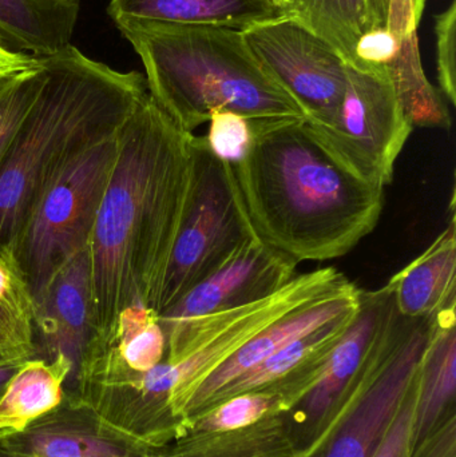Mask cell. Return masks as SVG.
<instances>
[{"label": "cell", "instance_id": "6da1fadb", "mask_svg": "<svg viewBox=\"0 0 456 457\" xmlns=\"http://www.w3.org/2000/svg\"><path fill=\"white\" fill-rule=\"evenodd\" d=\"M193 136L149 93L120 129L87 246L98 336L125 309L154 305L192 184Z\"/></svg>", "mask_w": 456, "mask_h": 457}, {"label": "cell", "instance_id": "7a4b0ae2", "mask_svg": "<svg viewBox=\"0 0 456 457\" xmlns=\"http://www.w3.org/2000/svg\"><path fill=\"white\" fill-rule=\"evenodd\" d=\"M252 139L233 163L257 238L303 261L348 254L379 224L385 189L351 176L313 141L305 120H249Z\"/></svg>", "mask_w": 456, "mask_h": 457}, {"label": "cell", "instance_id": "3957f363", "mask_svg": "<svg viewBox=\"0 0 456 457\" xmlns=\"http://www.w3.org/2000/svg\"><path fill=\"white\" fill-rule=\"evenodd\" d=\"M39 61L45 83L0 169V250L11 253L48 185L117 136L149 93L144 75L117 71L71 45Z\"/></svg>", "mask_w": 456, "mask_h": 457}, {"label": "cell", "instance_id": "277c9868", "mask_svg": "<svg viewBox=\"0 0 456 457\" xmlns=\"http://www.w3.org/2000/svg\"><path fill=\"white\" fill-rule=\"evenodd\" d=\"M115 26L142 59L153 101L187 133L222 112L248 120H307L254 58L241 29L144 19Z\"/></svg>", "mask_w": 456, "mask_h": 457}, {"label": "cell", "instance_id": "5b68a950", "mask_svg": "<svg viewBox=\"0 0 456 457\" xmlns=\"http://www.w3.org/2000/svg\"><path fill=\"white\" fill-rule=\"evenodd\" d=\"M193 174L181 225L153 311L158 314L229 262L257 238L232 163L193 136Z\"/></svg>", "mask_w": 456, "mask_h": 457}, {"label": "cell", "instance_id": "8992f818", "mask_svg": "<svg viewBox=\"0 0 456 457\" xmlns=\"http://www.w3.org/2000/svg\"><path fill=\"white\" fill-rule=\"evenodd\" d=\"M118 136L90 147L48 185L13 247L35 303L56 273L87 249L118 155Z\"/></svg>", "mask_w": 456, "mask_h": 457}, {"label": "cell", "instance_id": "52a82bcc", "mask_svg": "<svg viewBox=\"0 0 456 457\" xmlns=\"http://www.w3.org/2000/svg\"><path fill=\"white\" fill-rule=\"evenodd\" d=\"M313 141L343 170L385 189L394 179L395 163L411 136L388 69L347 66L344 98L331 125L307 122Z\"/></svg>", "mask_w": 456, "mask_h": 457}, {"label": "cell", "instance_id": "ba28073f", "mask_svg": "<svg viewBox=\"0 0 456 457\" xmlns=\"http://www.w3.org/2000/svg\"><path fill=\"white\" fill-rule=\"evenodd\" d=\"M243 35L254 58L303 107L307 122L334 123L348 66L334 46L292 15L253 24Z\"/></svg>", "mask_w": 456, "mask_h": 457}, {"label": "cell", "instance_id": "9c48e42d", "mask_svg": "<svg viewBox=\"0 0 456 457\" xmlns=\"http://www.w3.org/2000/svg\"><path fill=\"white\" fill-rule=\"evenodd\" d=\"M434 314L409 319L398 313L372 365L369 386L337 429L326 457H371L396 411L417 383L433 330Z\"/></svg>", "mask_w": 456, "mask_h": 457}, {"label": "cell", "instance_id": "30bf717a", "mask_svg": "<svg viewBox=\"0 0 456 457\" xmlns=\"http://www.w3.org/2000/svg\"><path fill=\"white\" fill-rule=\"evenodd\" d=\"M297 263L252 239L229 262L158 314L165 337L214 314L269 297L296 276Z\"/></svg>", "mask_w": 456, "mask_h": 457}, {"label": "cell", "instance_id": "8fae6325", "mask_svg": "<svg viewBox=\"0 0 456 457\" xmlns=\"http://www.w3.org/2000/svg\"><path fill=\"white\" fill-rule=\"evenodd\" d=\"M15 457H144L153 445L120 431L79 397L67 396L24 431L0 440Z\"/></svg>", "mask_w": 456, "mask_h": 457}, {"label": "cell", "instance_id": "7c38bea8", "mask_svg": "<svg viewBox=\"0 0 456 457\" xmlns=\"http://www.w3.org/2000/svg\"><path fill=\"white\" fill-rule=\"evenodd\" d=\"M96 336L86 249L54 276L35 303V359L62 356L71 364L64 395L75 394L80 365Z\"/></svg>", "mask_w": 456, "mask_h": 457}, {"label": "cell", "instance_id": "4fadbf2b", "mask_svg": "<svg viewBox=\"0 0 456 457\" xmlns=\"http://www.w3.org/2000/svg\"><path fill=\"white\" fill-rule=\"evenodd\" d=\"M359 293L361 289L356 285L345 282L335 292L289 312L260 330L187 389L182 399L179 415L197 412L205 407L206 403L214 400L225 386L272 356L278 349L319 329L342 314L355 311L359 308Z\"/></svg>", "mask_w": 456, "mask_h": 457}, {"label": "cell", "instance_id": "5bb4252c", "mask_svg": "<svg viewBox=\"0 0 456 457\" xmlns=\"http://www.w3.org/2000/svg\"><path fill=\"white\" fill-rule=\"evenodd\" d=\"M395 298L390 284L359 293V311L344 335L313 375L303 403L308 420L318 423L366 370L395 321Z\"/></svg>", "mask_w": 456, "mask_h": 457}, {"label": "cell", "instance_id": "9a60e30c", "mask_svg": "<svg viewBox=\"0 0 456 457\" xmlns=\"http://www.w3.org/2000/svg\"><path fill=\"white\" fill-rule=\"evenodd\" d=\"M455 198L446 230L396 273L388 284L393 287L396 311L409 319L433 316L456 301Z\"/></svg>", "mask_w": 456, "mask_h": 457}, {"label": "cell", "instance_id": "2e32d148", "mask_svg": "<svg viewBox=\"0 0 456 457\" xmlns=\"http://www.w3.org/2000/svg\"><path fill=\"white\" fill-rule=\"evenodd\" d=\"M112 21L122 19L211 24L243 29L288 15L273 0H110Z\"/></svg>", "mask_w": 456, "mask_h": 457}, {"label": "cell", "instance_id": "e0dca14e", "mask_svg": "<svg viewBox=\"0 0 456 457\" xmlns=\"http://www.w3.org/2000/svg\"><path fill=\"white\" fill-rule=\"evenodd\" d=\"M412 447L427 437L456 388V301L434 314L417 381Z\"/></svg>", "mask_w": 456, "mask_h": 457}, {"label": "cell", "instance_id": "ac0fdd59", "mask_svg": "<svg viewBox=\"0 0 456 457\" xmlns=\"http://www.w3.org/2000/svg\"><path fill=\"white\" fill-rule=\"evenodd\" d=\"M78 0H0V40L12 50L47 56L70 45Z\"/></svg>", "mask_w": 456, "mask_h": 457}, {"label": "cell", "instance_id": "d6986e66", "mask_svg": "<svg viewBox=\"0 0 456 457\" xmlns=\"http://www.w3.org/2000/svg\"><path fill=\"white\" fill-rule=\"evenodd\" d=\"M71 370V364L62 356L54 361H24L0 396V440L24 431L55 408L63 400Z\"/></svg>", "mask_w": 456, "mask_h": 457}, {"label": "cell", "instance_id": "ffe728a7", "mask_svg": "<svg viewBox=\"0 0 456 457\" xmlns=\"http://www.w3.org/2000/svg\"><path fill=\"white\" fill-rule=\"evenodd\" d=\"M358 311L359 308H356L355 311L342 314L319 329L307 333L284 348L278 349L272 356L225 386L217 394L214 400H228L238 395L249 394L276 381L283 380L286 376L303 368L320 365L344 335Z\"/></svg>", "mask_w": 456, "mask_h": 457}, {"label": "cell", "instance_id": "44dd1931", "mask_svg": "<svg viewBox=\"0 0 456 457\" xmlns=\"http://www.w3.org/2000/svg\"><path fill=\"white\" fill-rule=\"evenodd\" d=\"M35 300L15 255L0 250V364L35 359Z\"/></svg>", "mask_w": 456, "mask_h": 457}, {"label": "cell", "instance_id": "7402d4cb", "mask_svg": "<svg viewBox=\"0 0 456 457\" xmlns=\"http://www.w3.org/2000/svg\"><path fill=\"white\" fill-rule=\"evenodd\" d=\"M387 69L399 102L412 126L450 130L449 110L438 91L428 82L420 64L417 32L402 37L401 51Z\"/></svg>", "mask_w": 456, "mask_h": 457}, {"label": "cell", "instance_id": "603a6c76", "mask_svg": "<svg viewBox=\"0 0 456 457\" xmlns=\"http://www.w3.org/2000/svg\"><path fill=\"white\" fill-rule=\"evenodd\" d=\"M288 15L334 46L350 66L356 42L369 29L366 0H294Z\"/></svg>", "mask_w": 456, "mask_h": 457}, {"label": "cell", "instance_id": "cb8c5ba5", "mask_svg": "<svg viewBox=\"0 0 456 457\" xmlns=\"http://www.w3.org/2000/svg\"><path fill=\"white\" fill-rule=\"evenodd\" d=\"M42 64L0 79V169L45 83Z\"/></svg>", "mask_w": 456, "mask_h": 457}, {"label": "cell", "instance_id": "d4e9b609", "mask_svg": "<svg viewBox=\"0 0 456 457\" xmlns=\"http://www.w3.org/2000/svg\"><path fill=\"white\" fill-rule=\"evenodd\" d=\"M272 407L269 397L264 395L244 394L230 397L211 415L198 423L201 432H229L252 426Z\"/></svg>", "mask_w": 456, "mask_h": 457}, {"label": "cell", "instance_id": "484cf974", "mask_svg": "<svg viewBox=\"0 0 456 457\" xmlns=\"http://www.w3.org/2000/svg\"><path fill=\"white\" fill-rule=\"evenodd\" d=\"M211 128L205 137L211 153L220 160L237 163L251 145V123L243 115L222 112L211 115Z\"/></svg>", "mask_w": 456, "mask_h": 457}, {"label": "cell", "instance_id": "4316f807", "mask_svg": "<svg viewBox=\"0 0 456 457\" xmlns=\"http://www.w3.org/2000/svg\"><path fill=\"white\" fill-rule=\"evenodd\" d=\"M436 63L442 93L447 101L456 104V0L435 18Z\"/></svg>", "mask_w": 456, "mask_h": 457}, {"label": "cell", "instance_id": "83f0119b", "mask_svg": "<svg viewBox=\"0 0 456 457\" xmlns=\"http://www.w3.org/2000/svg\"><path fill=\"white\" fill-rule=\"evenodd\" d=\"M415 399L417 386H412L411 391L407 394L371 457H409L412 447Z\"/></svg>", "mask_w": 456, "mask_h": 457}, {"label": "cell", "instance_id": "f1b7e54d", "mask_svg": "<svg viewBox=\"0 0 456 457\" xmlns=\"http://www.w3.org/2000/svg\"><path fill=\"white\" fill-rule=\"evenodd\" d=\"M401 46L402 37H396L388 27L369 29L356 42L352 67L359 70L386 69L395 61Z\"/></svg>", "mask_w": 456, "mask_h": 457}, {"label": "cell", "instance_id": "f546056e", "mask_svg": "<svg viewBox=\"0 0 456 457\" xmlns=\"http://www.w3.org/2000/svg\"><path fill=\"white\" fill-rule=\"evenodd\" d=\"M425 7L426 0H391L388 29L398 37L415 34Z\"/></svg>", "mask_w": 456, "mask_h": 457}, {"label": "cell", "instance_id": "4dcf8cb0", "mask_svg": "<svg viewBox=\"0 0 456 457\" xmlns=\"http://www.w3.org/2000/svg\"><path fill=\"white\" fill-rule=\"evenodd\" d=\"M37 66H39L37 56L19 53L0 40V79L35 69Z\"/></svg>", "mask_w": 456, "mask_h": 457}, {"label": "cell", "instance_id": "1f68e13d", "mask_svg": "<svg viewBox=\"0 0 456 457\" xmlns=\"http://www.w3.org/2000/svg\"><path fill=\"white\" fill-rule=\"evenodd\" d=\"M366 7L369 29L388 27L391 0H366Z\"/></svg>", "mask_w": 456, "mask_h": 457}, {"label": "cell", "instance_id": "d6a6232c", "mask_svg": "<svg viewBox=\"0 0 456 457\" xmlns=\"http://www.w3.org/2000/svg\"><path fill=\"white\" fill-rule=\"evenodd\" d=\"M21 364H23V362H21ZM21 364H0V396L4 394L8 383H10L13 375L18 372L19 367H21Z\"/></svg>", "mask_w": 456, "mask_h": 457}, {"label": "cell", "instance_id": "836d02e7", "mask_svg": "<svg viewBox=\"0 0 456 457\" xmlns=\"http://www.w3.org/2000/svg\"><path fill=\"white\" fill-rule=\"evenodd\" d=\"M273 2H275L276 4L280 5V7H283L284 10L288 12L289 8H291V5L294 4V0H273Z\"/></svg>", "mask_w": 456, "mask_h": 457}, {"label": "cell", "instance_id": "e575fe53", "mask_svg": "<svg viewBox=\"0 0 456 457\" xmlns=\"http://www.w3.org/2000/svg\"><path fill=\"white\" fill-rule=\"evenodd\" d=\"M0 457H15L3 445L2 442H0Z\"/></svg>", "mask_w": 456, "mask_h": 457}, {"label": "cell", "instance_id": "d590c367", "mask_svg": "<svg viewBox=\"0 0 456 457\" xmlns=\"http://www.w3.org/2000/svg\"><path fill=\"white\" fill-rule=\"evenodd\" d=\"M144 457H163V456L160 455V453H153V455L144 456Z\"/></svg>", "mask_w": 456, "mask_h": 457}]
</instances>
